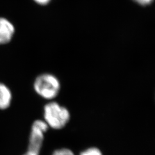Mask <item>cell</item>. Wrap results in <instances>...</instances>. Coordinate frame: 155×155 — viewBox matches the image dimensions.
<instances>
[{
    "label": "cell",
    "instance_id": "obj_4",
    "mask_svg": "<svg viewBox=\"0 0 155 155\" xmlns=\"http://www.w3.org/2000/svg\"><path fill=\"white\" fill-rule=\"evenodd\" d=\"M12 93L4 83L0 82V110L7 109L11 104Z\"/></svg>",
    "mask_w": 155,
    "mask_h": 155
},
{
    "label": "cell",
    "instance_id": "obj_3",
    "mask_svg": "<svg viewBox=\"0 0 155 155\" xmlns=\"http://www.w3.org/2000/svg\"><path fill=\"white\" fill-rule=\"evenodd\" d=\"M14 31V27L11 22L4 18H0V45L9 42Z\"/></svg>",
    "mask_w": 155,
    "mask_h": 155
},
{
    "label": "cell",
    "instance_id": "obj_8",
    "mask_svg": "<svg viewBox=\"0 0 155 155\" xmlns=\"http://www.w3.org/2000/svg\"><path fill=\"white\" fill-rule=\"evenodd\" d=\"M134 1L141 5H147L150 4L152 1V0H134Z\"/></svg>",
    "mask_w": 155,
    "mask_h": 155
},
{
    "label": "cell",
    "instance_id": "obj_7",
    "mask_svg": "<svg viewBox=\"0 0 155 155\" xmlns=\"http://www.w3.org/2000/svg\"><path fill=\"white\" fill-rule=\"evenodd\" d=\"M40 150L41 149L39 148L28 145L27 151L24 155H39Z\"/></svg>",
    "mask_w": 155,
    "mask_h": 155
},
{
    "label": "cell",
    "instance_id": "obj_2",
    "mask_svg": "<svg viewBox=\"0 0 155 155\" xmlns=\"http://www.w3.org/2000/svg\"><path fill=\"white\" fill-rule=\"evenodd\" d=\"M33 89L41 98L52 100L59 93L61 83L55 75L51 74H43L35 79Z\"/></svg>",
    "mask_w": 155,
    "mask_h": 155
},
{
    "label": "cell",
    "instance_id": "obj_1",
    "mask_svg": "<svg viewBox=\"0 0 155 155\" xmlns=\"http://www.w3.org/2000/svg\"><path fill=\"white\" fill-rule=\"evenodd\" d=\"M45 122L48 127L54 129H61L70 120V113L66 107L56 102H50L44 107Z\"/></svg>",
    "mask_w": 155,
    "mask_h": 155
},
{
    "label": "cell",
    "instance_id": "obj_5",
    "mask_svg": "<svg viewBox=\"0 0 155 155\" xmlns=\"http://www.w3.org/2000/svg\"><path fill=\"white\" fill-rule=\"evenodd\" d=\"M80 155H103V154L98 148L91 147L82 151Z\"/></svg>",
    "mask_w": 155,
    "mask_h": 155
},
{
    "label": "cell",
    "instance_id": "obj_9",
    "mask_svg": "<svg viewBox=\"0 0 155 155\" xmlns=\"http://www.w3.org/2000/svg\"><path fill=\"white\" fill-rule=\"evenodd\" d=\"M36 2H38V4H47L49 1H50V0H35Z\"/></svg>",
    "mask_w": 155,
    "mask_h": 155
},
{
    "label": "cell",
    "instance_id": "obj_6",
    "mask_svg": "<svg viewBox=\"0 0 155 155\" xmlns=\"http://www.w3.org/2000/svg\"><path fill=\"white\" fill-rule=\"evenodd\" d=\"M52 155H75L71 150L67 148H61L55 150Z\"/></svg>",
    "mask_w": 155,
    "mask_h": 155
}]
</instances>
